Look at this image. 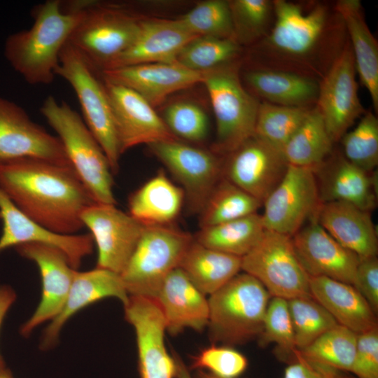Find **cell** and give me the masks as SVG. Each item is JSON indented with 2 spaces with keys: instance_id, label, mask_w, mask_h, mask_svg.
<instances>
[{
  "instance_id": "cell-2",
  "label": "cell",
  "mask_w": 378,
  "mask_h": 378,
  "mask_svg": "<svg viewBox=\"0 0 378 378\" xmlns=\"http://www.w3.org/2000/svg\"><path fill=\"white\" fill-rule=\"evenodd\" d=\"M273 7L274 24L261 41L269 63L275 64L270 69L307 77L309 73L321 74L318 59L323 62L325 55L335 59L337 56L330 53L342 49H337V42L333 41L336 30L332 29L329 8L318 3L307 9L300 4L286 0L273 1Z\"/></svg>"
},
{
  "instance_id": "cell-6",
  "label": "cell",
  "mask_w": 378,
  "mask_h": 378,
  "mask_svg": "<svg viewBox=\"0 0 378 378\" xmlns=\"http://www.w3.org/2000/svg\"><path fill=\"white\" fill-rule=\"evenodd\" d=\"M77 3L80 16L68 42L100 74L134 41L141 18L118 5L93 0Z\"/></svg>"
},
{
  "instance_id": "cell-12",
  "label": "cell",
  "mask_w": 378,
  "mask_h": 378,
  "mask_svg": "<svg viewBox=\"0 0 378 378\" xmlns=\"http://www.w3.org/2000/svg\"><path fill=\"white\" fill-rule=\"evenodd\" d=\"M321 203L314 169L288 164L280 183L262 202L263 226L292 237L314 216Z\"/></svg>"
},
{
  "instance_id": "cell-10",
  "label": "cell",
  "mask_w": 378,
  "mask_h": 378,
  "mask_svg": "<svg viewBox=\"0 0 378 378\" xmlns=\"http://www.w3.org/2000/svg\"><path fill=\"white\" fill-rule=\"evenodd\" d=\"M241 270L260 281L272 297L286 300L312 297L310 277L288 235L265 230L258 243L241 258Z\"/></svg>"
},
{
  "instance_id": "cell-18",
  "label": "cell",
  "mask_w": 378,
  "mask_h": 378,
  "mask_svg": "<svg viewBox=\"0 0 378 378\" xmlns=\"http://www.w3.org/2000/svg\"><path fill=\"white\" fill-rule=\"evenodd\" d=\"M22 257L34 262L40 272L42 294L30 318L22 326L21 334L29 335L41 323L54 318L61 311L69 294L76 270L57 248L38 243L15 246Z\"/></svg>"
},
{
  "instance_id": "cell-48",
  "label": "cell",
  "mask_w": 378,
  "mask_h": 378,
  "mask_svg": "<svg viewBox=\"0 0 378 378\" xmlns=\"http://www.w3.org/2000/svg\"><path fill=\"white\" fill-rule=\"evenodd\" d=\"M15 298L16 295L10 287L0 286V327L6 312L14 302ZM4 367V360L0 354V368Z\"/></svg>"
},
{
  "instance_id": "cell-25",
  "label": "cell",
  "mask_w": 378,
  "mask_h": 378,
  "mask_svg": "<svg viewBox=\"0 0 378 378\" xmlns=\"http://www.w3.org/2000/svg\"><path fill=\"white\" fill-rule=\"evenodd\" d=\"M155 300L171 335L186 328L200 331L208 325V300L179 267L167 276Z\"/></svg>"
},
{
  "instance_id": "cell-33",
  "label": "cell",
  "mask_w": 378,
  "mask_h": 378,
  "mask_svg": "<svg viewBox=\"0 0 378 378\" xmlns=\"http://www.w3.org/2000/svg\"><path fill=\"white\" fill-rule=\"evenodd\" d=\"M333 143L322 116L314 107L282 153L288 164L314 169L330 157Z\"/></svg>"
},
{
  "instance_id": "cell-20",
  "label": "cell",
  "mask_w": 378,
  "mask_h": 378,
  "mask_svg": "<svg viewBox=\"0 0 378 378\" xmlns=\"http://www.w3.org/2000/svg\"><path fill=\"white\" fill-rule=\"evenodd\" d=\"M0 219L3 223L0 252L21 244H46L61 250L76 270L92 252L94 243L90 233L62 234L51 231L21 212L1 190Z\"/></svg>"
},
{
  "instance_id": "cell-9",
  "label": "cell",
  "mask_w": 378,
  "mask_h": 378,
  "mask_svg": "<svg viewBox=\"0 0 378 378\" xmlns=\"http://www.w3.org/2000/svg\"><path fill=\"white\" fill-rule=\"evenodd\" d=\"M98 73L74 46L69 42L65 44L55 74L74 90L83 120L104 150L114 174L118 170L122 154L108 97Z\"/></svg>"
},
{
  "instance_id": "cell-29",
  "label": "cell",
  "mask_w": 378,
  "mask_h": 378,
  "mask_svg": "<svg viewBox=\"0 0 378 378\" xmlns=\"http://www.w3.org/2000/svg\"><path fill=\"white\" fill-rule=\"evenodd\" d=\"M244 80L254 93L274 104L310 108L317 100L318 83L293 72L258 68L246 73Z\"/></svg>"
},
{
  "instance_id": "cell-19",
  "label": "cell",
  "mask_w": 378,
  "mask_h": 378,
  "mask_svg": "<svg viewBox=\"0 0 378 378\" xmlns=\"http://www.w3.org/2000/svg\"><path fill=\"white\" fill-rule=\"evenodd\" d=\"M295 253L309 277L353 284L360 258L333 239L312 217L292 237Z\"/></svg>"
},
{
  "instance_id": "cell-40",
  "label": "cell",
  "mask_w": 378,
  "mask_h": 378,
  "mask_svg": "<svg viewBox=\"0 0 378 378\" xmlns=\"http://www.w3.org/2000/svg\"><path fill=\"white\" fill-rule=\"evenodd\" d=\"M178 20L197 36L234 40L229 1L200 2Z\"/></svg>"
},
{
  "instance_id": "cell-16",
  "label": "cell",
  "mask_w": 378,
  "mask_h": 378,
  "mask_svg": "<svg viewBox=\"0 0 378 378\" xmlns=\"http://www.w3.org/2000/svg\"><path fill=\"white\" fill-rule=\"evenodd\" d=\"M25 157L72 167L57 136L33 121L20 106L0 96V161Z\"/></svg>"
},
{
  "instance_id": "cell-14",
  "label": "cell",
  "mask_w": 378,
  "mask_h": 378,
  "mask_svg": "<svg viewBox=\"0 0 378 378\" xmlns=\"http://www.w3.org/2000/svg\"><path fill=\"white\" fill-rule=\"evenodd\" d=\"M80 218L97 246V267L120 274L145 226L115 204L94 203L83 211Z\"/></svg>"
},
{
  "instance_id": "cell-47",
  "label": "cell",
  "mask_w": 378,
  "mask_h": 378,
  "mask_svg": "<svg viewBox=\"0 0 378 378\" xmlns=\"http://www.w3.org/2000/svg\"><path fill=\"white\" fill-rule=\"evenodd\" d=\"M348 372L305 358L297 351L286 368L284 378H356Z\"/></svg>"
},
{
  "instance_id": "cell-23",
  "label": "cell",
  "mask_w": 378,
  "mask_h": 378,
  "mask_svg": "<svg viewBox=\"0 0 378 378\" xmlns=\"http://www.w3.org/2000/svg\"><path fill=\"white\" fill-rule=\"evenodd\" d=\"M321 203L342 202L371 211L377 206V176L339 155L314 169Z\"/></svg>"
},
{
  "instance_id": "cell-7",
  "label": "cell",
  "mask_w": 378,
  "mask_h": 378,
  "mask_svg": "<svg viewBox=\"0 0 378 378\" xmlns=\"http://www.w3.org/2000/svg\"><path fill=\"white\" fill-rule=\"evenodd\" d=\"M216 125L214 152L228 154L254 136L260 102L242 85L232 62L204 72Z\"/></svg>"
},
{
  "instance_id": "cell-17",
  "label": "cell",
  "mask_w": 378,
  "mask_h": 378,
  "mask_svg": "<svg viewBox=\"0 0 378 378\" xmlns=\"http://www.w3.org/2000/svg\"><path fill=\"white\" fill-rule=\"evenodd\" d=\"M122 154L136 146L175 139L162 118L141 95L130 88L104 80Z\"/></svg>"
},
{
  "instance_id": "cell-38",
  "label": "cell",
  "mask_w": 378,
  "mask_h": 378,
  "mask_svg": "<svg viewBox=\"0 0 378 378\" xmlns=\"http://www.w3.org/2000/svg\"><path fill=\"white\" fill-rule=\"evenodd\" d=\"M287 301L297 351L304 349L324 332L338 325L331 314L312 297Z\"/></svg>"
},
{
  "instance_id": "cell-4",
  "label": "cell",
  "mask_w": 378,
  "mask_h": 378,
  "mask_svg": "<svg viewBox=\"0 0 378 378\" xmlns=\"http://www.w3.org/2000/svg\"><path fill=\"white\" fill-rule=\"evenodd\" d=\"M40 111L57 133L78 178L95 203L115 204L112 171L104 150L84 120L66 102L52 96Z\"/></svg>"
},
{
  "instance_id": "cell-21",
  "label": "cell",
  "mask_w": 378,
  "mask_h": 378,
  "mask_svg": "<svg viewBox=\"0 0 378 378\" xmlns=\"http://www.w3.org/2000/svg\"><path fill=\"white\" fill-rule=\"evenodd\" d=\"M105 81L131 89L153 107L173 92L202 83L204 72L187 69L177 63H151L105 69Z\"/></svg>"
},
{
  "instance_id": "cell-30",
  "label": "cell",
  "mask_w": 378,
  "mask_h": 378,
  "mask_svg": "<svg viewBox=\"0 0 378 378\" xmlns=\"http://www.w3.org/2000/svg\"><path fill=\"white\" fill-rule=\"evenodd\" d=\"M184 199L182 188L160 171L130 195L128 214L144 226L170 225L179 215Z\"/></svg>"
},
{
  "instance_id": "cell-39",
  "label": "cell",
  "mask_w": 378,
  "mask_h": 378,
  "mask_svg": "<svg viewBox=\"0 0 378 378\" xmlns=\"http://www.w3.org/2000/svg\"><path fill=\"white\" fill-rule=\"evenodd\" d=\"M234 38L237 43L249 44L263 38L274 18L273 1H229Z\"/></svg>"
},
{
  "instance_id": "cell-34",
  "label": "cell",
  "mask_w": 378,
  "mask_h": 378,
  "mask_svg": "<svg viewBox=\"0 0 378 378\" xmlns=\"http://www.w3.org/2000/svg\"><path fill=\"white\" fill-rule=\"evenodd\" d=\"M262 205L260 201L222 177L200 213V228L257 213Z\"/></svg>"
},
{
  "instance_id": "cell-8",
  "label": "cell",
  "mask_w": 378,
  "mask_h": 378,
  "mask_svg": "<svg viewBox=\"0 0 378 378\" xmlns=\"http://www.w3.org/2000/svg\"><path fill=\"white\" fill-rule=\"evenodd\" d=\"M194 240L170 225L145 226L125 267L120 274L129 295L155 299L167 276Z\"/></svg>"
},
{
  "instance_id": "cell-42",
  "label": "cell",
  "mask_w": 378,
  "mask_h": 378,
  "mask_svg": "<svg viewBox=\"0 0 378 378\" xmlns=\"http://www.w3.org/2000/svg\"><path fill=\"white\" fill-rule=\"evenodd\" d=\"M259 338L262 345L275 343L279 355L294 358L297 350L286 300L277 297L270 300Z\"/></svg>"
},
{
  "instance_id": "cell-26",
  "label": "cell",
  "mask_w": 378,
  "mask_h": 378,
  "mask_svg": "<svg viewBox=\"0 0 378 378\" xmlns=\"http://www.w3.org/2000/svg\"><path fill=\"white\" fill-rule=\"evenodd\" d=\"M314 218L339 244L359 258L377 256V233L370 211L342 202L321 203Z\"/></svg>"
},
{
  "instance_id": "cell-46",
  "label": "cell",
  "mask_w": 378,
  "mask_h": 378,
  "mask_svg": "<svg viewBox=\"0 0 378 378\" xmlns=\"http://www.w3.org/2000/svg\"><path fill=\"white\" fill-rule=\"evenodd\" d=\"M352 286L366 300L374 312H378L377 256L360 258Z\"/></svg>"
},
{
  "instance_id": "cell-35",
  "label": "cell",
  "mask_w": 378,
  "mask_h": 378,
  "mask_svg": "<svg viewBox=\"0 0 378 378\" xmlns=\"http://www.w3.org/2000/svg\"><path fill=\"white\" fill-rule=\"evenodd\" d=\"M310 110L260 102L254 135L282 152Z\"/></svg>"
},
{
  "instance_id": "cell-37",
  "label": "cell",
  "mask_w": 378,
  "mask_h": 378,
  "mask_svg": "<svg viewBox=\"0 0 378 378\" xmlns=\"http://www.w3.org/2000/svg\"><path fill=\"white\" fill-rule=\"evenodd\" d=\"M240 52V46L232 38L198 36L178 53L176 63L187 69L206 72L232 62Z\"/></svg>"
},
{
  "instance_id": "cell-45",
  "label": "cell",
  "mask_w": 378,
  "mask_h": 378,
  "mask_svg": "<svg viewBox=\"0 0 378 378\" xmlns=\"http://www.w3.org/2000/svg\"><path fill=\"white\" fill-rule=\"evenodd\" d=\"M350 372L356 378H378V326L357 334Z\"/></svg>"
},
{
  "instance_id": "cell-1",
  "label": "cell",
  "mask_w": 378,
  "mask_h": 378,
  "mask_svg": "<svg viewBox=\"0 0 378 378\" xmlns=\"http://www.w3.org/2000/svg\"><path fill=\"white\" fill-rule=\"evenodd\" d=\"M0 190L24 215L62 234H78L83 211L95 203L72 167L36 158L0 161Z\"/></svg>"
},
{
  "instance_id": "cell-41",
  "label": "cell",
  "mask_w": 378,
  "mask_h": 378,
  "mask_svg": "<svg viewBox=\"0 0 378 378\" xmlns=\"http://www.w3.org/2000/svg\"><path fill=\"white\" fill-rule=\"evenodd\" d=\"M340 140L348 161L368 172L374 171L378 164V120L372 111L365 112L356 127Z\"/></svg>"
},
{
  "instance_id": "cell-5",
  "label": "cell",
  "mask_w": 378,
  "mask_h": 378,
  "mask_svg": "<svg viewBox=\"0 0 378 378\" xmlns=\"http://www.w3.org/2000/svg\"><path fill=\"white\" fill-rule=\"evenodd\" d=\"M270 296L260 281L245 272L210 295L207 326L212 342L232 346L259 337Z\"/></svg>"
},
{
  "instance_id": "cell-31",
  "label": "cell",
  "mask_w": 378,
  "mask_h": 378,
  "mask_svg": "<svg viewBox=\"0 0 378 378\" xmlns=\"http://www.w3.org/2000/svg\"><path fill=\"white\" fill-rule=\"evenodd\" d=\"M178 267L204 295H211L241 270V258L207 248L194 239Z\"/></svg>"
},
{
  "instance_id": "cell-24",
  "label": "cell",
  "mask_w": 378,
  "mask_h": 378,
  "mask_svg": "<svg viewBox=\"0 0 378 378\" xmlns=\"http://www.w3.org/2000/svg\"><path fill=\"white\" fill-rule=\"evenodd\" d=\"M115 298L125 304L129 295L120 274L97 267L75 272L66 301L58 314L44 330L41 346L48 349L57 342L61 328L75 314L106 298Z\"/></svg>"
},
{
  "instance_id": "cell-36",
  "label": "cell",
  "mask_w": 378,
  "mask_h": 378,
  "mask_svg": "<svg viewBox=\"0 0 378 378\" xmlns=\"http://www.w3.org/2000/svg\"><path fill=\"white\" fill-rule=\"evenodd\" d=\"M356 340V332L338 324L298 352L309 360L350 372Z\"/></svg>"
},
{
  "instance_id": "cell-27",
  "label": "cell",
  "mask_w": 378,
  "mask_h": 378,
  "mask_svg": "<svg viewBox=\"0 0 378 378\" xmlns=\"http://www.w3.org/2000/svg\"><path fill=\"white\" fill-rule=\"evenodd\" d=\"M312 297L336 320L356 334L377 325L376 314L351 285L325 276L309 278Z\"/></svg>"
},
{
  "instance_id": "cell-49",
  "label": "cell",
  "mask_w": 378,
  "mask_h": 378,
  "mask_svg": "<svg viewBox=\"0 0 378 378\" xmlns=\"http://www.w3.org/2000/svg\"><path fill=\"white\" fill-rule=\"evenodd\" d=\"M175 363V377L176 378H192L190 374L188 367L180 358V356L173 351L172 354Z\"/></svg>"
},
{
  "instance_id": "cell-3",
  "label": "cell",
  "mask_w": 378,
  "mask_h": 378,
  "mask_svg": "<svg viewBox=\"0 0 378 378\" xmlns=\"http://www.w3.org/2000/svg\"><path fill=\"white\" fill-rule=\"evenodd\" d=\"M29 29L9 35L4 55L13 69L31 85H48L55 79L59 55L78 22L77 1L48 0L31 12Z\"/></svg>"
},
{
  "instance_id": "cell-43",
  "label": "cell",
  "mask_w": 378,
  "mask_h": 378,
  "mask_svg": "<svg viewBox=\"0 0 378 378\" xmlns=\"http://www.w3.org/2000/svg\"><path fill=\"white\" fill-rule=\"evenodd\" d=\"M162 120L176 138L200 142L208 134L206 114L199 106L190 102L171 104L164 110Z\"/></svg>"
},
{
  "instance_id": "cell-28",
  "label": "cell",
  "mask_w": 378,
  "mask_h": 378,
  "mask_svg": "<svg viewBox=\"0 0 378 378\" xmlns=\"http://www.w3.org/2000/svg\"><path fill=\"white\" fill-rule=\"evenodd\" d=\"M334 10L346 29L356 70L377 112L378 43L366 23L361 3L359 0H339Z\"/></svg>"
},
{
  "instance_id": "cell-50",
  "label": "cell",
  "mask_w": 378,
  "mask_h": 378,
  "mask_svg": "<svg viewBox=\"0 0 378 378\" xmlns=\"http://www.w3.org/2000/svg\"><path fill=\"white\" fill-rule=\"evenodd\" d=\"M196 378H220L204 370H198L196 373Z\"/></svg>"
},
{
  "instance_id": "cell-44",
  "label": "cell",
  "mask_w": 378,
  "mask_h": 378,
  "mask_svg": "<svg viewBox=\"0 0 378 378\" xmlns=\"http://www.w3.org/2000/svg\"><path fill=\"white\" fill-rule=\"evenodd\" d=\"M247 366L246 356L232 346L211 345L192 358L190 368L205 369L220 378H237Z\"/></svg>"
},
{
  "instance_id": "cell-11",
  "label": "cell",
  "mask_w": 378,
  "mask_h": 378,
  "mask_svg": "<svg viewBox=\"0 0 378 378\" xmlns=\"http://www.w3.org/2000/svg\"><path fill=\"white\" fill-rule=\"evenodd\" d=\"M148 146L181 184L190 211L200 214L223 177V162L217 153L177 139L154 142Z\"/></svg>"
},
{
  "instance_id": "cell-32",
  "label": "cell",
  "mask_w": 378,
  "mask_h": 378,
  "mask_svg": "<svg viewBox=\"0 0 378 378\" xmlns=\"http://www.w3.org/2000/svg\"><path fill=\"white\" fill-rule=\"evenodd\" d=\"M265 230L261 215L255 213L202 227L194 239L207 248L242 258L258 243Z\"/></svg>"
},
{
  "instance_id": "cell-22",
  "label": "cell",
  "mask_w": 378,
  "mask_h": 378,
  "mask_svg": "<svg viewBox=\"0 0 378 378\" xmlns=\"http://www.w3.org/2000/svg\"><path fill=\"white\" fill-rule=\"evenodd\" d=\"M197 37L178 19H141L134 41L104 70L142 64L176 63L181 50Z\"/></svg>"
},
{
  "instance_id": "cell-13",
  "label": "cell",
  "mask_w": 378,
  "mask_h": 378,
  "mask_svg": "<svg viewBox=\"0 0 378 378\" xmlns=\"http://www.w3.org/2000/svg\"><path fill=\"white\" fill-rule=\"evenodd\" d=\"M356 66L349 41L318 83L316 108L333 142L340 141L365 110L358 94Z\"/></svg>"
},
{
  "instance_id": "cell-51",
  "label": "cell",
  "mask_w": 378,
  "mask_h": 378,
  "mask_svg": "<svg viewBox=\"0 0 378 378\" xmlns=\"http://www.w3.org/2000/svg\"><path fill=\"white\" fill-rule=\"evenodd\" d=\"M0 378H13L10 371L4 368H0Z\"/></svg>"
},
{
  "instance_id": "cell-15",
  "label": "cell",
  "mask_w": 378,
  "mask_h": 378,
  "mask_svg": "<svg viewBox=\"0 0 378 378\" xmlns=\"http://www.w3.org/2000/svg\"><path fill=\"white\" fill-rule=\"evenodd\" d=\"M222 176L262 203L278 186L288 164L282 152L255 135L227 154Z\"/></svg>"
}]
</instances>
